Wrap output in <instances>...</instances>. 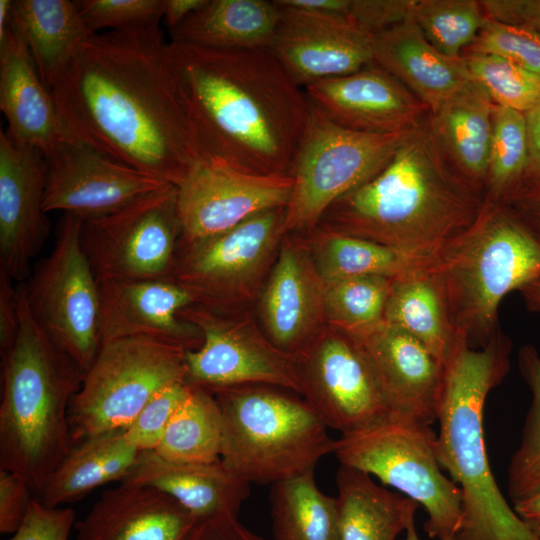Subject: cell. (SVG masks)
<instances>
[{"label":"cell","mask_w":540,"mask_h":540,"mask_svg":"<svg viewBox=\"0 0 540 540\" xmlns=\"http://www.w3.org/2000/svg\"><path fill=\"white\" fill-rule=\"evenodd\" d=\"M196 522L167 494L121 482L75 523V540H185Z\"/></svg>","instance_id":"24"},{"label":"cell","mask_w":540,"mask_h":540,"mask_svg":"<svg viewBox=\"0 0 540 540\" xmlns=\"http://www.w3.org/2000/svg\"><path fill=\"white\" fill-rule=\"evenodd\" d=\"M467 51L504 57L540 78V37L531 31L487 17Z\"/></svg>","instance_id":"43"},{"label":"cell","mask_w":540,"mask_h":540,"mask_svg":"<svg viewBox=\"0 0 540 540\" xmlns=\"http://www.w3.org/2000/svg\"><path fill=\"white\" fill-rule=\"evenodd\" d=\"M20 475L0 469V532L13 534L23 522L34 498Z\"/></svg>","instance_id":"47"},{"label":"cell","mask_w":540,"mask_h":540,"mask_svg":"<svg viewBox=\"0 0 540 540\" xmlns=\"http://www.w3.org/2000/svg\"><path fill=\"white\" fill-rule=\"evenodd\" d=\"M485 201L451 165L428 116L378 173L326 213L339 232L429 261L473 224Z\"/></svg>","instance_id":"3"},{"label":"cell","mask_w":540,"mask_h":540,"mask_svg":"<svg viewBox=\"0 0 540 540\" xmlns=\"http://www.w3.org/2000/svg\"><path fill=\"white\" fill-rule=\"evenodd\" d=\"M24 40L45 86L51 90L92 33L76 1L15 0L10 25Z\"/></svg>","instance_id":"29"},{"label":"cell","mask_w":540,"mask_h":540,"mask_svg":"<svg viewBox=\"0 0 540 540\" xmlns=\"http://www.w3.org/2000/svg\"><path fill=\"white\" fill-rule=\"evenodd\" d=\"M186 351L147 337L103 343L69 408L73 444L125 430L156 394L186 380Z\"/></svg>","instance_id":"9"},{"label":"cell","mask_w":540,"mask_h":540,"mask_svg":"<svg viewBox=\"0 0 540 540\" xmlns=\"http://www.w3.org/2000/svg\"><path fill=\"white\" fill-rule=\"evenodd\" d=\"M311 106L291 172L284 231L315 226L340 198L378 173L412 131L373 134L348 129Z\"/></svg>","instance_id":"10"},{"label":"cell","mask_w":540,"mask_h":540,"mask_svg":"<svg viewBox=\"0 0 540 540\" xmlns=\"http://www.w3.org/2000/svg\"><path fill=\"white\" fill-rule=\"evenodd\" d=\"M282 6L348 17L351 0H276Z\"/></svg>","instance_id":"52"},{"label":"cell","mask_w":540,"mask_h":540,"mask_svg":"<svg viewBox=\"0 0 540 540\" xmlns=\"http://www.w3.org/2000/svg\"><path fill=\"white\" fill-rule=\"evenodd\" d=\"M285 208L256 214L209 238L181 245L172 279L195 302L211 305L231 297L271 253L284 232Z\"/></svg>","instance_id":"17"},{"label":"cell","mask_w":540,"mask_h":540,"mask_svg":"<svg viewBox=\"0 0 540 540\" xmlns=\"http://www.w3.org/2000/svg\"><path fill=\"white\" fill-rule=\"evenodd\" d=\"M412 19L439 52L457 59L473 44L487 16L480 1L416 0Z\"/></svg>","instance_id":"38"},{"label":"cell","mask_w":540,"mask_h":540,"mask_svg":"<svg viewBox=\"0 0 540 540\" xmlns=\"http://www.w3.org/2000/svg\"><path fill=\"white\" fill-rule=\"evenodd\" d=\"M406 531V537L404 540H420L416 526H415V520L412 521L409 526L407 527Z\"/></svg>","instance_id":"58"},{"label":"cell","mask_w":540,"mask_h":540,"mask_svg":"<svg viewBox=\"0 0 540 540\" xmlns=\"http://www.w3.org/2000/svg\"><path fill=\"white\" fill-rule=\"evenodd\" d=\"M79 12L92 33L99 29L126 31L158 26L163 0H81Z\"/></svg>","instance_id":"42"},{"label":"cell","mask_w":540,"mask_h":540,"mask_svg":"<svg viewBox=\"0 0 540 540\" xmlns=\"http://www.w3.org/2000/svg\"><path fill=\"white\" fill-rule=\"evenodd\" d=\"M495 106L472 80L429 114L433 133L451 165L484 194Z\"/></svg>","instance_id":"27"},{"label":"cell","mask_w":540,"mask_h":540,"mask_svg":"<svg viewBox=\"0 0 540 540\" xmlns=\"http://www.w3.org/2000/svg\"><path fill=\"white\" fill-rule=\"evenodd\" d=\"M392 278L352 277L323 285L322 303L330 319L350 334L383 321Z\"/></svg>","instance_id":"39"},{"label":"cell","mask_w":540,"mask_h":540,"mask_svg":"<svg viewBox=\"0 0 540 540\" xmlns=\"http://www.w3.org/2000/svg\"><path fill=\"white\" fill-rule=\"evenodd\" d=\"M427 263L392 278L383 321L417 338L446 365L462 341L442 286Z\"/></svg>","instance_id":"30"},{"label":"cell","mask_w":540,"mask_h":540,"mask_svg":"<svg viewBox=\"0 0 540 540\" xmlns=\"http://www.w3.org/2000/svg\"><path fill=\"white\" fill-rule=\"evenodd\" d=\"M340 540H395L415 520L419 504L341 465L336 474Z\"/></svg>","instance_id":"32"},{"label":"cell","mask_w":540,"mask_h":540,"mask_svg":"<svg viewBox=\"0 0 540 540\" xmlns=\"http://www.w3.org/2000/svg\"><path fill=\"white\" fill-rule=\"evenodd\" d=\"M184 319L195 324L203 341L186 351V381L211 393L246 386L273 385L300 392L294 362L286 353L245 333L207 308H187Z\"/></svg>","instance_id":"16"},{"label":"cell","mask_w":540,"mask_h":540,"mask_svg":"<svg viewBox=\"0 0 540 540\" xmlns=\"http://www.w3.org/2000/svg\"><path fill=\"white\" fill-rule=\"evenodd\" d=\"M20 326L17 287L12 279L0 269V351L1 357L13 347Z\"/></svg>","instance_id":"50"},{"label":"cell","mask_w":540,"mask_h":540,"mask_svg":"<svg viewBox=\"0 0 540 540\" xmlns=\"http://www.w3.org/2000/svg\"><path fill=\"white\" fill-rule=\"evenodd\" d=\"M312 106L348 129L392 134L423 124L429 109L398 79L373 62L351 74L304 88Z\"/></svg>","instance_id":"20"},{"label":"cell","mask_w":540,"mask_h":540,"mask_svg":"<svg viewBox=\"0 0 540 540\" xmlns=\"http://www.w3.org/2000/svg\"><path fill=\"white\" fill-rule=\"evenodd\" d=\"M528 160L525 114L495 106L485 188L486 200L506 203L517 188Z\"/></svg>","instance_id":"37"},{"label":"cell","mask_w":540,"mask_h":540,"mask_svg":"<svg viewBox=\"0 0 540 540\" xmlns=\"http://www.w3.org/2000/svg\"><path fill=\"white\" fill-rule=\"evenodd\" d=\"M129 482L154 488L178 502L197 520L237 516L250 493V483L221 461L179 462L155 451L140 452L128 476Z\"/></svg>","instance_id":"25"},{"label":"cell","mask_w":540,"mask_h":540,"mask_svg":"<svg viewBox=\"0 0 540 540\" xmlns=\"http://www.w3.org/2000/svg\"><path fill=\"white\" fill-rule=\"evenodd\" d=\"M430 426L390 418L335 441L341 465L363 471L423 506L424 529L437 540H457L463 523L460 488L448 478L436 454Z\"/></svg>","instance_id":"8"},{"label":"cell","mask_w":540,"mask_h":540,"mask_svg":"<svg viewBox=\"0 0 540 540\" xmlns=\"http://www.w3.org/2000/svg\"><path fill=\"white\" fill-rule=\"evenodd\" d=\"M102 344L127 337H147L185 350L203 341L200 329L182 312L195 303L189 290L173 279L100 282Z\"/></svg>","instance_id":"22"},{"label":"cell","mask_w":540,"mask_h":540,"mask_svg":"<svg viewBox=\"0 0 540 540\" xmlns=\"http://www.w3.org/2000/svg\"><path fill=\"white\" fill-rule=\"evenodd\" d=\"M206 2L207 0H163V17L169 30L180 25Z\"/></svg>","instance_id":"53"},{"label":"cell","mask_w":540,"mask_h":540,"mask_svg":"<svg viewBox=\"0 0 540 540\" xmlns=\"http://www.w3.org/2000/svg\"><path fill=\"white\" fill-rule=\"evenodd\" d=\"M177 188L84 221L82 244L98 282L172 279L181 235Z\"/></svg>","instance_id":"12"},{"label":"cell","mask_w":540,"mask_h":540,"mask_svg":"<svg viewBox=\"0 0 540 540\" xmlns=\"http://www.w3.org/2000/svg\"><path fill=\"white\" fill-rule=\"evenodd\" d=\"M20 326L1 357L0 469L16 473L39 496L74 444L69 408L84 372L32 316L17 287Z\"/></svg>","instance_id":"5"},{"label":"cell","mask_w":540,"mask_h":540,"mask_svg":"<svg viewBox=\"0 0 540 540\" xmlns=\"http://www.w3.org/2000/svg\"><path fill=\"white\" fill-rule=\"evenodd\" d=\"M185 540H264L239 522L237 516L197 520Z\"/></svg>","instance_id":"51"},{"label":"cell","mask_w":540,"mask_h":540,"mask_svg":"<svg viewBox=\"0 0 540 540\" xmlns=\"http://www.w3.org/2000/svg\"><path fill=\"white\" fill-rule=\"evenodd\" d=\"M519 371L528 385L532 401L522 439L508 468V493L515 502L540 488V354L531 344L518 353Z\"/></svg>","instance_id":"40"},{"label":"cell","mask_w":540,"mask_h":540,"mask_svg":"<svg viewBox=\"0 0 540 540\" xmlns=\"http://www.w3.org/2000/svg\"><path fill=\"white\" fill-rule=\"evenodd\" d=\"M159 26L95 33L51 89L72 139L178 187L206 157L178 101Z\"/></svg>","instance_id":"1"},{"label":"cell","mask_w":540,"mask_h":540,"mask_svg":"<svg viewBox=\"0 0 540 540\" xmlns=\"http://www.w3.org/2000/svg\"><path fill=\"white\" fill-rule=\"evenodd\" d=\"M511 352V339L499 329L482 347L460 342L445 365L436 454L462 492L457 540H540L502 495L484 439L485 402L508 373Z\"/></svg>","instance_id":"4"},{"label":"cell","mask_w":540,"mask_h":540,"mask_svg":"<svg viewBox=\"0 0 540 540\" xmlns=\"http://www.w3.org/2000/svg\"><path fill=\"white\" fill-rule=\"evenodd\" d=\"M471 79L496 106L528 112L540 102V78L516 63L494 54H463Z\"/></svg>","instance_id":"41"},{"label":"cell","mask_w":540,"mask_h":540,"mask_svg":"<svg viewBox=\"0 0 540 540\" xmlns=\"http://www.w3.org/2000/svg\"><path fill=\"white\" fill-rule=\"evenodd\" d=\"M519 292L521 293L528 310L540 312V279L526 284Z\"/></svg>","instance_id":"56"},{"label":"cell","mask_w":540,"mask_h":540,"mask_svg":"<svg viewBox=\"0 0 540 540\" xmlns=\"http://www.w3.org/2000/svg\"><path fill=\"white\" fill-rule=\"evenodd\" d=\"M322 295L305 257L283 248L262 297V317L275 348L287 354L302 345Z\"/></svg>","instance_id":"31"},{"label":"cell","mask_w":540,"mask_h":540,"mask_svg":"<svg viewBox=\"0 0 540 540\" xmlns=\"http://www.w3.org/2000/svg\"><path fill=\"white\" fill-rule=\"evenodd\" d=\"M518 516L540 536V488L514 502Z\"/></svg>","instance_id":"54"},{"label":"cell","mask_w":540,"mask_h":540,"mask_svg":"<svg viewBox=\"0 0 540 540\" xmlns=\"http://www.w3.org/2000/svg\"><path fill=\"white\" fill-rule=\"evenodd\" d=\"M13 1L0 0V39L10 29L12 18Z\"/></svg>","instance_id":"57"},{"label":"cell","mask_w":540,"mask_h":540,"mask_svg":"<svg viewBox=\"0 0 540 540\" xmlns=\"http://www.w3.org/2000/svg\"><path fill=\"white\" fill-rule=\"evenodd\" d=\"M276 4L281 17L270 51L301 88L374 62L373 36L348 17Z\"/></svg>","instance_id":"18"},{"label":"cell","mask_w":540,"mask_h":540,"mask_svg":"<svg viewBox=\"0 0 540 540\" xmlns=\"http://www.w3.org/2000/svg\"><path fill=\"white\" fill-rule=\"evenodd\" d=\"M293 362L300 392L328 428L348 434L392 416L373 367L352 334L328 335Z\"/></svg>","instance_id":"13"},{"label":"cell","mask_w":540,"mask_h":540,"mask_svg":"<svg viewBox=\"0 0 540 540\" xmlns=\"http://www.w3.org/2000/svg\"><path fill=\"white\" fill-rule=\"evenodd\" d=\"M74 524L72 508H51L33 499L19 528L4 540H68Z\"/></svg>","instance_id":"45"},{"label":"cell","mask_w":540,"mask_h":540,"mask_svg":"<svg viewBox=\"0 0 540 540\" xmlns=\"http://www.w3.org/2000/svg\"><path fill=\"white\" fill-rule=\"evenodd\" d=\"M0 109L8 122L7 135L18 144L48 155L72 139L26 43L11 26L0 39Z\"/></svg>","instance_id":"23"},{"label":"cell","mask_w":540,"mask_h":540,"mask_svg":"<svg viewBox=\"0 0 540 540\" xmlns=\"http://www.w3.org/2000/svg\"><path fill=\"white\" fill-rule=\"evenodd\" d=\"M176 188L179 244L186 245L225 232L261 212L286 207L293 180L205 158Z\"/></svg>","instance_id":"14"},{"label":"cell","mask_w":540,"mask_h":540,"mask_svg":"<svg viewBox=\"0 0 540 540\" xmlns=\"http://www.w3.org/2000/svg\"><path fill=\"white\" fill-rule=\"evenodd\" d=\"M427 265L458 339L479 348L499 330L502 299L540 279V239L512 206L486 200L473 224Z\"/></svg>","instance_id":"6"},{"label":"cell","mask_w":540,"mask_h":540,"mask_svg":"<svg viewBox=\"0 0 540 540\" xmlns=\"http://www.w3.org/2000/svg\"><path fill=\"white\" fill-rule=\"evenodd\" d=\"M222 414L213 393L192 386L154 450L179 462H216L221 459Z\"/></svg>","instance_id":"35"},{"label":"cell","mask_w":540,"mask_h":540,"mask_svg":"<svg viewBox=\"0 0 540 540\" xmlns=\"http://www.w3.org/2000/svg\"><path fill=\"white\" fill-rule=\"evenodd\" d=\"M317 273L323 285L339 280L378 275L394 278L427 263L362 237L333 231L322 241Z\"/></svg>","instance_id":"36"},{"label":"cell","mask_w":540,"mask_h":540,"mask_svg":"<svg viewBox=\"0 0 540 540\" xmlns=\"http://www.w3.org/2000/svg\"><path fill=\"white\" fill-rule=\"evenodd\" d=\"M416 0H351L348 18L374 36L412 19Z\"/></svg>","instance_id":"46"},{"label":"cell","mask_w":540,"mask_h":540,"mask_svg":"<svg viewBox=\"0 0 540 540\" xmlns=\"http://www.w3.org/2000/svg\"><path fill=\"white\" fill-rule=\"evenodd\" d=\"M275 540H340L336 498L324 494L314 471L271 485Z\"/></svg>","instance_id":"34"},{"label":"cell","mask_w":540,"mask_h":540,"mask_svg":"<svg viewBox=\"0 0 540 540\" xmlns=\"http://www.w3.org/2000/svg\"><path fill=\"white\" fill-rule=\"evenodd\" d=\"M352 335L373 367L392 416L431 426L445 365L417 338L385 321Z\"/></svg>","instance_id":"21"},{"label":"cell","mask_w":540,"mask_h":540,"mask_svg":"<svg viewBox=\"0 0 540 540\" xmlns=\"http://www.w3.org/2000/svg\"><path fill=\"white\" fill-rule=\"evenodd\" d=\"M528 137V160L525 172L506 202L540 195V102L525 113Z\"/></svg>","instance_id":"49"},{"label":"cell","mask_w":540,"mask_h":540,"mask_svg":"<svg viewBox=\"0 0 540 540\" xmlns=\"http://www.w3.org/2000/svg\"><path fill=\"white\" fill-rule=\"evenodd\" d=\"M540 239V195L521 198L510 203Z\"/></svg>","instance_id":"55"},{"label":"cell","mask_w":540,"mask_h":540,"mask_svg":"<svg viewBox=\"0 0 540 540\" xmlns=\"http://www.w3.org/2000/svg\"><path fill=\"white\" fill-rule=\"evenodd\" d=\"M213 394L223 419L221 461L250 484L314 471L334 453L336 440L305 400L257 385Z\"/></svg>","instance_id":"7"},{"label":"cell","mask_w":540,"mask_h":540,"mask_svg":"<svg viewBox=\"0 0 540 540\" xmlns=\"http://www.w3.org/2000/svg\"><path fill=\"white\" fill-rule=\"evenodd\" d=\"M83 223L63 215L53 250L23 288L34 319L85 373L102 345V306L82 244Z\"/></svg>","instance_id":"11"},{"label":"cell","mask_w":540,"mask_h":540,"mask_svg":"<svg viewBox=\"0 0 540 540\" xmlns=\"http://www.w3.org/2000/svg\"><path fill=\"white\" fill-rule=\"evenodd\" d=\"M47 158L0 132V269L12 280L29 273L50 222L44 210Z\"/></svg>","instance_id":"19"},{"label":"cell","mask_w":540,"mask_h":540,"mask_svg":"<svg viewBox=\"0 0 540 540\" xmlns=\"http://www.w3.org/2000/svg\"><path fill=\"white\" fill-rule=\"evenodd\" d=\"M191 388L192 385L183 380L156 394L125 429L129 442L140 452L154 451Z\"/></svg>","instance_id":"44"},{"label":"cell","mask_w":540,"mask_h":540,"mask_svg":"<svg viewBox=\"0 0 540 540\" xmlns=\"http://www.w3.org/2000/svg\"><path fill=\"white\" fill-rule=\"evenodd\" d=\"M280 17L275 0H207L170 31L171 41L223 50H270Z\"/></svg>","instance_id":"28"},{"label":"cell","mask_w":540,"mask_h":540,"mask_svg":"<svg viewBox=\"0 0 540 540\" xmlns=\"http://www.w3.org/2000/svg\"><path fill=\"white\" fill-rule=\"evenodd\" d=\"M165 56L204 157L250 173L291 175L311 106L270 50L170 41Z\"/></svg>","instance_id":"2"},{"label":"cell","mask_w":540,"mask_h":540,"mask_svg":"<svg viewBox=\"0 0 540 540\" xmlns=\"http://www.w3.org/2000/svg\"><path fill=\"white\" fill-rule=\"evenodd\" d=\"M44 210L84 221L109 215L170 184L119 163L76 139L48 155Z\"/></svg>","instance_id":"15"},{"label":"cell","mask_w":540,"mask_h":540,"mask_svg":"<svg viewBox=\"0 0 540 540\" xmlns=\"http://www.w3.org/2000/svg\"><path fill=\"white\" fill-rule=\"evenodd\" d=\"M480 3L488 18L540 37V0H483Z\"/></svg>","instance_id":"48"},{"label":"cell","mask_w":540,"mask_h":540,"mask_svg":"<svg viewBox=\"0 0 540 540\" xmlns=\"http://www.w3.org/2000/svg\"><path fill=\"white\" fill-rule=\"evenodd\" d=\"M139 453L127 439L125 430L89 437L73 446L47 478L37 499L47 507H60L83 498L103 484L123 481Z\"/></svg>","instance_id":"33"},{"label":"cell","mask_w":540,"mask_h":540,"mask_svg":"<svg viewBox=\"0 0 540 540\" xmlns=\"http://www.w3.org/2000/svg\"><path fill=\"white\" fill-rule=\"evenodd\" d=\"M374 62L411 91L432 113L472 82L462 58L439 52L413 19L372 38Z\"/></svg>","instance_id":"26"}]
</instances>
